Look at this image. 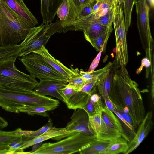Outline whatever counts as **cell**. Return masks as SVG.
Listing matches in <instances>:
<instances>
[{"instance_id": "32", "label": "cell", "mask_w": 154, "mask_h": 154, "mask_svg": "<svg viewBox=\"0 0 154 154\" xmlns=\"http://www.w3.org/2000/svg\"><path fill=\"white\" fill-rule=\"evenodd\" d=\"M52 120L49 118L48 122L44 126L37 131H31L30 133L23 137V145L46 132L52 127Z\"/></svg>"}, {"instance_id": "22", "label": "cell", "mask_w": 154, "mask_h": 154, "mask_svg": "<svg viewBox=\"0 0 154 154\" xmlns=\"http://www.w3.org/2000/svg\"><path fill=\"white\" fill-rule=\"evenodd\" d=\"M114 69L113 63L109 71L98 81L97 86L99 92L104 100L109 96L112 83Z\"/></svg>"}, {"instance_id": "10", "label": "cell", "mask_w": 154, "mask_h": 154, "mask_svg": "<svg viewBox=\"0 0 154 154\" xmlns=\"http://www.w3.org/2000/svg\"><path fill=\"white\" fill-rule=\"evenodd\" d=\"M111 25L106 26L99 24L92 13L76 20L74 24L75 31H82L85 39L89 42L105 33Z\"/></svg>"}, {"instance_id": "36", "label": "cell", "mask_w": 154, "mask_h": 154, "mask_svg": "<svg viewBox=\"0 0 154 154\" xmlns=\"http://www.w3.org/2000/svg\"><path fill=\"white\" fill-rule=\"evenodd\" d=\"M94 4H89L85 5L78 14L76 20L81 19L91 14L92 13L93 6Z\"/></svg>"}, {"instance_id": "21", "label": "cell", "mask_w": 154, "mask_h": 154, "mask_svg": "<svg viewBox=\"0 0 154 154\" xmlns=\"http://www.w3.org/2000/svg\"><path fill=\"white\" fill-rule=\"evenodd\" d=\"M116 140H110L96 138L88 146L79 152L80 154H102Z\"/></svg>"}, {"instance_id": "48", "label": "cell", "mask_w": 154, "mask_h": 154, "mask_svg": "<svg viewBox=\"0 0 154 154\" xmlns=\"http://www.w3.org/2000/svg\"><path fill=\"white\" fill-rule=\"evenodd\" d=\"M121 7L123 8L124 0H118Z\"/></svg>"}, {"instance_id": "33", "label": "cell", "mask_w": 154, "mask_h": 154, "mask_svg": "<svg viewBox=\"0 0 154 154\" xmlns=\"http://www.w3.org/2000/svg\"><path fill=\"white\" fill-rule=\"evenodd\" d=\"M69 9V4L68 0H64L59 8L57 11L59 20H57L59 22L64 21L67 16Z\"/></svg>"}, {"instance_id": "39", "label": "cell", "mask_w": 154, "mask_h": 154, "mask_svg": "<svg viewBox=\"0 0 154 154\" xmlns=\"http://www.w3.org/2000/svg\"><path fill=\"white\" fill-rule=\"evenodd\" d=\"M105 50V49L103 47L101 48L100 51H99V53L98 54L97 57L95 58L91 63L89 69L87 72H91L94 71L98 64L101 53Z\"/></svg>"}, {"instance_id": "28", "label": "cell", "mask_w": 154, "mask_h": 154, "mask_svg": "<svg viewBox=\"0 0 154 154\" xmlns=\"http://www.w3.org/2000/svg\"><path fill=\"white\" fill-rule=\"evenodd\" d=\"M57 108L53 106L27 105L21 107L19 109V111L20 112L27 113L29 115H33L36 114L47 117L48 115L46 112L53 110Z\"/></svg>"}, {"instance_id": "20", "label": "cell", "mask_w": 154, "mask_h": 154, "mask_svg": "<svg viewBox=\"0 0 154 154\" xmlns=\"http://www.w3.org/2000/svg\"><path fill=\"white\" fill-rule=\"evenodd\" d=\"M101 112L89 116V129L96 138L104 134L108 130V127L103 120Z\"/></svg>"}, {"instance_id": "15", "label": "cell", "mask_w": 154, "mask_h": 154, "mask_svg": "<svg viewBox=\"0 0 154 154\" xmlns=\"http://www.w3.org/2000/svg\"><path fill=\"white\" fill-rule=\"evenodd\" d=\"M35 53L41 55L49 64L67 79L69 82L73 77L79 75V71L72 68L71 69H69L54 57L44 46Z\"/></svg>"}, {"instance_id": "31", "label": "cell", "mask_w": 154, "mask_h": 154, "mask_svg": "<svg viewBox=\"0 0 154 154\" xmlns=\"http://www.w3.org/2000/svg\"><path fill=\"white\" fill-rule=\"evenodd\" d=\"M135 2V0H124L123 10L126 31L131 23V14Z\"/></svg>"}, {"instance_id": "8", "label": "cell", "mask_w": 154, "mask_h": 154, "mask_svg": "<svg viewBox=\"0 0 154 154\" xmlns=\"http://www.w3.org/2000/svg\"><path fill=\"white\" fill-rule=\"evenodd\" d=\"M137 25L143 47L146 57L151 60L153 57L154 41L151 33L149 17V7L146 0H135Z\"/></svg>"}, {"instance_id": "44", "label": "cell", "mask_w": 154, "mask_h": 154, "mask_svg": "<svg viewBox=\"0 0 154 154\" xmlns=\"http://www.w3.org/2000/svg\"><path fill=\"white\" fill-rule=\"evenodd\" d=\"M42 142H40L32 145L31 151L29 152V154H31L37 150L41 146Z\"/></svg>"}, {"instance_id": "34", "label": "cell", "mask_w": 154, "mask_h": 154, "mask_svg": "<svg viewBox=\"0 0 154 154\" xmlns=\"http://www.w3.org/2000/svg\"><path fill=\"white\" fill-rule=\"evenodd\" d=\"M87 83L86 81L79 75L70 80L67 85L77 91L80 90Z\"/></svg>"}, {"instance_id": "49", "label": "cell", "mask_w": 154, "mask_h": 154, "mask_svg": "<svg viewBox=\"0 0 154 154\" xmlns=\"http://www.w3.org/2000/svg\"><path fill=\"white\" fill-rule=\"evenodd\" d=\"M116 0H113V3H114V2Z\"/></svg>"}, {"instance_id": "3", "label": "cell", "mask_w": 154, "mask_h": 154, "mask_svg": "<svg viewBox=\"0 0 154 154\" xmlns=\"http://www.w3.org/2000/svg\"><path fill=\"white\" fill-rule=\"evenodd\" d=\"M30 26L20 19L0 0V45H16L23 41Z\"/></svg>"}, {"instance_id": "16", "label": "cell", "mask_w": 154, "mask_h": 154, "mask_svg": "<svg viewBox=\"0 0 154 154\" xmlns=\"http://www.w3.org/2000/svg\"><path fill=\"white\" fill-rule=\"evenodd\" d=\"M67 132L65 128H57L52 127L48 131L40 135L22 145L17 150L19 151L17 153H25L23 152L24 149L35 144L50 139L60 140L64 137H67Z\"/></svg>"}, {"instance_id": "18", "label": "cell", "mask_w": 154, "mask_h": 154, "mask_svg": "<svg viewBox=\"0 0 154 154\" xmlns=\"http://www.w3.org/2000/svg\"><path fill=\"white\" fill-rule=\"evenodd\" d=\"M64 0H41V12L43 23H52Z\"/></svg>"}, {"instance_id": "23", "label": "cell", "mask_w": 154, "mask_h": 154, "mask_svg": "<svg viewBox=\"0 0 154 154\" xmlns=\"http://www.w3.org/2000/svg\"><path fill=\"white\" fill-rule=\"evenodd\" d=\"M18 128L11 131L0 130V154H8L10 151L9 144L13 142L22 138L23 136L16 134Z\"/></svg>"}, {"instance_id": "46", "label": "cell", "mask_w": 154, "mask_h": 154, "mask_svg": "<svg viewBox=\"0 0 154 154\" xmlns=\"http://www.w3.org/2000/svg\"><path fill=\"white\" fill-rule=\"evenodd\" d=\"M91 99L92 101L94 103L97 102L100 99L98 94L94 93L91 95Z\"/></svg>"}, {"instance_id": "35", "label": "cell", "mask_w": 154, "mask_h": 154, "mask_svg": "<svg viewBox=\"0 0 154 154\" xmlns=\"http://www.w3.org/2000/svg\"><path fill=\"white\" fill-rule=\"evenodd\" d=\"M77 91L73 88L67 85L60 89L58 92L65 103Z\"/></svg>"}, {"instance_id": "30", "label": "cell", "mask_w": 154, "mask_h": 154, "mask_svg": "<svg viewBox=\"0 0 154 154\" xmlns=\"http://www.w3.org/2000/svg\"><path fill=\"white\" fill-rule=\"evenodd\" d=\"M112 30V25H111L105 33L90 42L97 51H100L103 47L106 49L108 40Z\"/></svg>"}, {"instance_id": "14", "label": "cell", "mask_w": 154, "mask_h": 154, "mask_svg": "<svg viewBox=\"0 0 154 154\" xmlns=\"http://www.w3.org/2000/svg\"><path fill=\"white\" fill-rule=\"evenodd\" d=\"M68 82L66 80L42 79L33 90L39 94L54 97L63 101L58 91L65 87Z\"/></svg>"}, {"instance_id": "29", "label": "cell", "mask_w": 154, "mask_h": 154, "mask_svg": "<svg viewBox=\"0 0 154 154\" xmlns=\"http://www.w3.org/2000/svg\"><path fill=\"white\" fill-rule=\"evenodd\" d=\"M114 11L113 0H103L98 10L92 13L94 18L97 20Z\"/></svg>"}, {"instance_id": "24", "label": "cell", "mask_w": 154, "mask_h": 154, "mask_svg": "<svg viewBox=\"0 0 154 154\" xmlns=\"http://www.w3.org/2000/svg\"><path fill=\"white\" fill-rule=\"evenodd\" d=\"M91 95L80 90L76 91L65 103L69 109L74 110L78 109H83L89 97Z\"/></svg>"}, {"instance_id": "17", "label": "cell", "mask_w": 154, "mask_h": 154, "mask_svg": "<svg viewBox=\"0 0 154 154\" xmlns=\"http://www.w3.org/2000/svg\"><path fill=\"white\" fill-rule=\"evenodd\" d=\"M93 0H68L69 9L65 20L61 23V26L65 29L70 30L74 27L77 15L85 5L91 3Z\"/></svg>"}, {"instance_id": "41", "label": "cell", "mask_w": 154, "mask_h": 154, "mask_svg": "<svg viewBox=\"0 0 154 154\" xmlns=\"http://www.w3.org/2000/svg\"><path fill=\"white\" fill-rule=\"evenodd\" d=\"M112 112L116 114V116L128 129L131 131H134L135 129L124 119L122 116L117 111L115 108L113 110Z\"/></svg>"}, {"instance_id": "47", "label": "cell", "mask_w": 154, "mask_h": 154, "mask_svg": "<svg viewBox=\"0 0 154 154\" xmlns=\"http://www.w3.org/2000/svg\"><path fill=\"white\" fill-rule=\"evenodd\" d=\"M123 110L125 113L128 114L129 109L127 107L125 106L124 107L123 109Z\"/></svg>"}, {"instance_id": "4", "label": "cell", "mask_w": 154, "mask_h": 154, "mask_svg": "<svg viewBox=\"0 0 154 154\" xmlns=\"http://www.w3.org/2000/svg\"><path fill=\"white\" fill-rule=\"evenodd\" d=\"M17 56L0 63V87L13 89L33 90L38 82L36 78L18 70L15 65Z\"/></svg>"}, {"instance_id": "40", "label": "cell", "mask_w": 154, "mask_h": 154, "mask_svg": "<svg viewBox=\"0 0 154 154\" xmlns=\"http://www.w3.org/2000/svg\"><path fill=\"white\" fill-rule=\"evenodd\" d=\"M151 63V61L146 57L143 59L141 60L140 66L136 70V73L137 74L140 73L144 66L146 68L149 67Z\"/></svg>"}, {"instance_id": "11", "label": "cell", "mask_w": 154, "mask_h": 154, "mask_svg": "<svg viewBox=\"0 0 154 154\" xmlns=\"http://www.w3.org/2000/svg\"><path fill=\"white\" fill-rule=\"evenodd\" d=\"M70 119L71 120L65 128L67 137L77 132L94 135L89 129V116L84 109H78L75 110Z\"/></svg>"}, {"instance_id": "26", "label": "cell", "mask_w": 154, "mask_h": 154, "mask_svg": "<svg viewBox=\"0 0 154 154\" xmlns=\"http://www.w3.org/2000/svg\"><path fill=\"white\" fill-rule=\"evenodd\" d=\"M128 142L122 137L114 141L103 152L102 154H124L128 147Z\"/></svg>"}, {"instance_id": "45", "label": "cell", "mask_w": 154, "mask_h": 154, "mask_svg": "<svg viewBox=\"0 0 154 154\" xmlns=\"http://www.w3.org/2000/svg\"><path fill=\"white\" fill-rule=\"evenodd\" d=\"M23 144L22 139L14 146L10 148V151L17 150Z\"/></svg>"}, {"instance_id": "2", "label": "cell", "mask_w": 154, "mask_h": 154, "mask_svg": "<svg viewBox=\"0 0 154 154\" xmlns=\"http://www.w3.org/2000/svg\"><path fill=\"white\" fill-rule=\"evenodd\" d=\"M58 100L39 94L33 90H18L0 87V107L5 111L19 113V109L27 105L57 107Z\"/></svg>"}, {"instance_id": "19", "label": "cell", "mask_w": 154, "mask_h": 154, "mask_svg": "<svg viewBox=\"0 0 154 154\" xmlns=\"http://www.w3.org/2000/svg\"><path fill=\"white\" fill-rule=\"evenodd\" d=\"M102 118L107 127L110 129L121 133L123 137L129 142L128 138L125 134L122 125L113 112L103 105L101 112Z\"/></svg>"}, {"instance_id": "38", "label": "cell", "mask_w": 154, "mask_h": 154, "mask_svg": "<svg viewBox=\"0 0 154 154\" xmlns=\"http://www.w3.org/2000/svg\"><path fill=\"white\" fill-rule=\"evenodd\" d=\"M91 96L89 97L83 109L87 113L88 116H92L96 113L93 102L91 99Z\"/></svg>"}, {"instance_id": "5", "label": "cell", "mask_w": 154, "mask_h": 154, "mask_svg": "<svg viewBox=\"0 0 154 154\" xmlns=\"http://www.w3.org/2000/svg\"><path fill=\"white\" fill-rule=\"evenodd\" d=\"M54 143L42 144L31 154H70L79 152L88 146L96 138L95 135H90L77 132Z\"/></svg>"}, {"instance_id": "13", "label": "cell", "mask_w": 154, "mask_h": 154, "mask_svg": "<svg viewBox=\"0 0 154 154\" xmlns=\"http://www.w3.org/2000/svg\"><path fill=\"white\" fill-rule=\"evenodd\" d=\"M2 0L20 19L31 28L38 23V20L23 0Z\"/></svg>"}, {"instance_id": "25", "label": "cell", "mask_w": 154, "mask_h": 154, "mask_svg": "<svg viewBox=\"0 0 154 154\" xmlns=\"http://www.w3.org/2000/svg\"><path fill=\"white\" fill-rule=\"evenodd\" d=\"M113 64L109 62L103 68L91 72H85L80 69L79 73L87 82L94 80H98L109 71Z\"/></svg>"}, {"instance_id": "12", "label": "cell", "mask_w": 154, "mask_h": 154, "mask_svg": "<svg viewBox=\"0 0 154 154\" xmlns=\"http://www.w3.org/2000/svg\"><path fill=\"white\" fill-rule=\"evenodd\" d=\"M152 112L149 111L138 125L137 131L133 139L128 143L127 151L124 154H129L135 150L148 134L153 124Z\"/></svg>"}, {"instance_id": "7", "label": "cell", "mask_w": 154, "mask_h": 154, "mask_svg": "<svg viewBox=\"0 0 154 154\" xmlns=\"http://www.w3.org/2000/svg\"><path fill=\"white\" fill-rule=\"evenodd\" d=\"M30 74L42 79L68 80L53 68L40 54L31 53L19 59Z\"/></svg>"}, {"instance_id": "42", "label": "cell", "mask_w": 154, "mask_h": 154, "mask_svg": "<svg viewBox=\"0 0 154 154\" xmlns=\"http://www.w3.org/2000/svg\"><path fill=\"white\" fill-rule=\"evenodd\" d=\"M106 106L110 110L112 111L115 109L114 104L108 96L104 99Z\"/></svg>"}, {"instance_id": "37", "label": "cell", "mask_w": 154, "mask_h": 154, "mask_svg": "<svg viewBox=\"0 0 154 154\" xmlns=\"http://www.w3.org/2000/svg\"><path fill=\"white\" fill-rule=\"evenodd\" d=\"M115 109L122 116L124 119L134 129H137V126L133 120L130 116L128 113H125L123 109L114 104Z\"/></svg>"}, {"instance_id": "43", "label": "cell", "mask_w": 154, "mask_h": 154, "mask_svg": "<svg viewBox=\"0 0 154 154\" xmlns=\"http://www.w3.org/2000/svg\"><path fill=\"white\" fill-rule=\"evenodd\" d=\"M8 123L3 118L0 116V128L2 129L6 127Z\"/></svg>"}, {"instance_id": "9", "label": "cell", "mask_w": 154, "mask_h": 154, "mask_svg": "<svg viewBox=\"0 0 154 154\" xmlns=\"http://www.w3.org/2000/svg\"><path fill=\"white\" fill-rule=\"evenodd\" d=\"M52 23H42L38 27L31 28L25 38L21 43L22 46L18 57H23L31 53L40 50L43 46L45 47L50 37L46 33Z\"/></svg>"}, {"instance_id": "1", "label": "cell", "mask_w": 154, "mask_h": 154, "mask_svg": "<svg viewBox=\"0 0 154 154\" xmlns=\"http://www.w3.org/2000/svg\"><path fill=\"white\" fill-rule=\"evenodd\" d=\"M114 67L109 97L122 109L127 107L129 114L138 126L144 118L146 111L138 85L131 79L125 67Z\"/></svg>"}, {"instance_id": "6", "label": "cell", "mask_w": 154, "mask_h": 154, "mask_svg": "<svg viewBox=\"0 0 154 154\" xmlns=\"http://www.w3.org/2000/svg\"><path fill=\"white\" fill-rule=\"evenodd\" d=\"M114 15L113 23L115 33L116 54L114 66L119 68L125 67L128 61L126 31L123 8L118 0L114 3Z\"/></svg>"}, {"instance_id": "27", "label": "cell", "mask_w": 154, "mask_h": 154, "mask_svg": "<svg viewBox=\"0 0 154 154\" xmlns=\"http://www.w3.org/2000/svg\"><path fill=\"white\" fill-rule=\"evenodd\" d=\"M22 45H11L0 46V63L14 56H17L21 49Z\"/></svg>"}]
</instances>
